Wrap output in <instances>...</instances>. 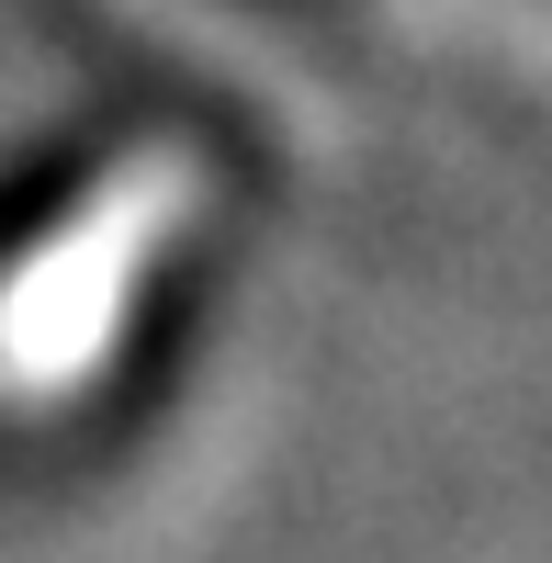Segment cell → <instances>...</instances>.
Returning <instances> with one entry per match:
<instances>
[{
	"instance_id": "1",
	"label": "cell",
	"mask_w": 552,
	"mask_h": 563,
	"mask_svg": "<svg viewBox=\"0 0 552 563\" xmlns=\"http://www.w3.org/2000/svg\"><path fill=\"white\" fill-rule=\"evenodd\" d=\"M180 203H192V169L180 158H135L102 203H79V225L57 249L23 260V282L0 294V395L12 406H57L79 372H102L113 327H124V294L169 249Z\"/></svg>"
}]
</instances>
